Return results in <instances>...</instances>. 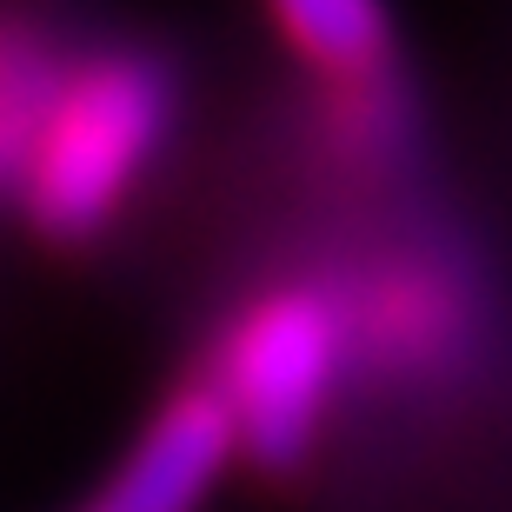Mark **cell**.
<instances>
[{
	"instance_id": "6da1fadb",
	"label": "cell",
	"mask_w": 512,
	"mask_h": 512,
	"mask_svg": "<svg viewBox=\"0 0 512 512\" xmlns=\"http://www.w3.org/2000/svg\"><path fill=\"white\" fill-rule=\"evenodd\" d=\"M167 74L140 54H107L60 87L47 133L27 160V213L54 240H94L127 200L167 127Z\"/></svg>"
},
{
	"instance_id": "7a4b0ae2",
	"label": "cell",
	"mask_w": 512,
	"mask_h": 512,
	"mask_svg": "<svg viewBox=\"0 0 512 512\" xmlns=\"http://www.w3.org/2000/svg\"><path fill=\"white\" fill-rule=\"evenodd\" d=\"M340 373V326L313 293H273L233 326L220 360V406L233 419L240 453H253L266 473H293L306 459V439L326 413Z\"/></svg>"
},
{
	"instance_id": "3957f363",
	"label": "cell",
	"mask_w": 512,
	"mask_h": 512,
	"mask_svg": "<svg viewBox=\"0 0 512 512\" xmlns=\"http://www.w3.org/2000/svg\"><path fill=\"white\" fill-rule=\"evenodd\" d=\"M233 446L240 439H233L220 393H180L87 512H193Z\"/></svg>"
},
{
	"instance_id": "277c9868",
	"label": "cell",
	"mask_w": 512,
	"mask_h": 512,
	"mask_svg": "<svg viewBox=\"0 0 512 512\" xmlns=\"http://www.w3.org/2000/svg\"><path fill=\"white\" fill-rule=\"evenodd\" d=\"M286 40L306 60H320L326 74L373 80L393 54V27H386L380 0H273Z\"/></svg>"
},
{
	"instance_id": "5b68a950",
	"label": "cell",
	"mask_w": 512,
	"mask_h": 512,
	"mask_svg": "<svg viewBox=\"0 0 512 512\" xmlns=\"http://www.w3.org/2000/svg\"><path fill=\"white\" fill-rule=\"evenodd\" d=\"M60 87L67 80H54L47 47L0 27V167H20V180H27V160H34L40 133H47Z\"/></svg>"
}]
</instances>
